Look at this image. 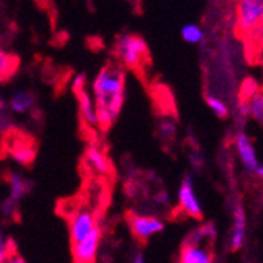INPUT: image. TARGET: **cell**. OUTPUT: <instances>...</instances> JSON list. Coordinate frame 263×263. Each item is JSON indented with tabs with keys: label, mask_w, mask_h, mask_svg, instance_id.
Instances as JSON below:
<instances>
[{
	"label": "cell",
	"mask_w": 263,
	"mask_h": 263,
	"mask_svg": "<svg viewBox=\"0 0 263 263\" xmlns=\"http://www.w3.org/2000/svg\"><path fill=\"white\" fill-rule=\"evenodd\" d=\"M248 115L263 128V88H257L246 100Z\"/></svg>",
	"instance_id": "2e32d148"
},
{
	"label": "cell",
	"mask_w": 263,
	"mask_h": 263,
	"mask_svg": "<svg viewBox=\"0 0 263 263\" xmlns=\"http://www.w3.org/2000/svg\"><path fill=\"white\" fill-rule=\"evenodd\" d=\"M258 62L263 65V46H261L260 49H258Z\"/></svg>",
	"instance_id": "484cf974"
},
{
	"label": "cell",
	"mask_w": 263,
	"mask_h": 263,
	"mask_svg": "<svg viewBox=\"0 0 263 263\" xmlns=\"http://www.w3.org/2000/svg\"><path fill=\"white\" fill-rule=\"evenodd\" d=\"M258 178H263V164H258V167L255 169V172H254Z\"/></svg>",
	"instance_id": "d4e9b609"
},
{
	"label": "cell",
	"mask_w": 263,
	"mask_h": 263,
	"mask_svg": "<svg viewBox=\"0 0 263 263\" xmlns=\"http://www.w3.org/2000/svg\"><path fill=\"white\" fill-rule=\"evenodd\" d=\"M19 68V59L14 54H10L0 46V82H7L14 76Z\"/></svg>",
	"instance_id": "5bb4252c"
},
{
	"label": "cell",
	"mask_w": 263,
	"mask_h": 263,
	"mask_svg": "<svg viewBox=\"0 0 263 263\" xmlns=\"http://www.w3.org/2000/svg\"><path fill=\"white\" fill-rule=\"evenodd\" d=\"M246 238V213L241 203H236L233 210V229H232V238L230 246L232 251L241 249Z\"/></svg>",
	"instance_id": "7c38bea8"
},
{
	"label": "cell",
	"mask_w": 263,
	"mask_h": 263,
	"mask_svg": "<svg viewBox=\"0 0 263 263\" xmlns=\"http://www.w3.org/2000/svg\"><path fill=\"white\" fill-rule=\"evenodd\" d=\"M4 137H5V145L10 152V156L16 162L22 165H29L33 162L36 156V147L26 134L10 128L8 131L4 133Z\"/></svg>",
	"instance_id": "5b68a950"
},
{
	"label": "cell",
	"mask_w": 263,
	"mask_h": 263,
	"mask_svg": "<svg viewBox=\"0 0 263 263\" xmlns=\"http://www.w3.org/2000/svg\"><path fill=\"white\" fill-rule=\"evenodd\" d=\"M8 183H10V196L4 202V211L7 214H13L16 205L30 193L32 183L29 178L22 177L21 174H10L8 175Z\"/></svg>",
	"instance_id": "30bf717a"
},
{
	"label": "cell",
	"mask_w": 263,
	"mask_h": 263,
	"mask_svg": "<svg viewBox=\"0 0 263 263\" xmlns=\"http://www.w3.org/2000/svg\"><path fill=\"white\" fill-rule=\"evenodd\" d=\"M35 103V98L30 91H26V90H21L17 93H14L11 97V101H10V106L13 109V112H17V114H26L32 109Z\"/></svg>",
	"instance_id": "e0dca14e"
},
{
	"label": "cell",
	"mask_w": 263,
	"mask_h": 263,
	"mask_svg": "<svg viewBox=\"0 0 263 263\" xmlns=\"http://www.w3.org/2000/svg\"><path fill=\"white\" fill-rule=\"evenodd\" d=\"M178 205H180V211H183L187 216L194 218V219H202V208L199 203V199L196 196V189H194V183L191 177H184L180 189H178Z\"/></svg>",
	"instance_id": "52a82bcc"
},
{
	"label": "cell",
	"mask_w": 263,
	"mask_h": 263,
	"mask_svg": "<svg viewBox=\"0 0 263 263\" xmlns=\"http://www.w3.org/2000/svg\"><path fill=\"white\" fill-rule=\"evenodd\" d=\"M165 224L155 216H140V214H129V229L133 235L140 241H147L156 233L164 230Z\"/></svg>",
	"instance_id": "9c48e42d"
},
{
	"label": "cell",
	"mask_w": 263,
	"mask_h": 263,
	"mask_svg": "<svg viewBox=\"0 0 263 263\" xmlns=\"http://www.w3.org/2000/svg\"><path fill=\"white\" fill-rule=\"evenodd\" d=\"M263 22V0H238L235 8V29L246 36Z\"/></svg>",
	"instance_id": "277c9868"
},
{
	"label": "cell",
	"mask_w": 263,
	"mask_h": 263,
	"mask_svg": "<svg viewBox=\"0 0 263 263\" xmlns=\"http://www.w3.org/2000/svg\"><path fill=\"white\" fill-rule=\"evenodd\" d=\"M85 161L88 162V165L91 167V169H95V171L100 172V174H109L110 172L109 159L97 147H88L87 148V152H85Z\"/></svg>",
	"instance_id": "9a60e30c"
},
{
	"label": "cell",
	"mask_w": 263,
	"mask_h": 263,
	"mask_svg": "<svg viewBox=\"0 0 263 263\" xmlns=\"http://www.w3.org/2000/svg\"><path fill=\"white\" fill-rule=\"evenodd\" d=\"M216 238L213 226H205L191 233L178 255V263H213L214 251L213 243Z\"/></svg>",
	"instance_id": "3957f363"
},
{
	"label": "cell",
	"mask_w": 263,
	"mask_h": 263,
	"mask_svg": "<svg viewBox=\"0 0 263 263\" xmlns=\"http://www.w3.org/2000/svg\"><path fill=\"white\" fill-rule=\"evenodd\" d=\"M161 128H162V136H165L167 139H171V137L175 136V125H174V123L164 120V122L161 123Z\"/></svg>",
	"instance_id": "44dd1931"
},
{
	"label": "cell",
	"mask_w": 263,
	"mask_h": 263,
	"mask_svg": "<svg viewBox=\"0 0 263 263\" xmlns=\"http://www.w3.org/2000/svg\"><path fill=\"white\" fill-rule=\"evenodd\" d=\"M246 36H248L251 46H254V49L258 51L260 47L263 46V22H260L258 26L255 29H252Z\"/></svg>",
	"instance_id": "ffe728a7"
},
{
	"label": "cell",
	"mask_w": 263,
	"mask_h": 263,
	"mask_svg": "<svg viewBox=\"0 0 263 263\" xmlns=\"http://www.w3.org/2000/svg\"><path fill=\"white\" fill-rule=\"evenodd\" d=\"M2 134H4V128H2V122H0V137H2Z\"/></svg>",
	"instance_id": "83f0119b"
},
{
	"label": "cell",
	"mask_w": 263,
	"mask_h": 263,
	"mask_svg": "<svg viewBox=\"0 0 263 263\" xmlns=\"http://www.w3.org/2000/svg\"><path fill=\"white\" fill-rule=\"evenodd\" d=\"M2 263H27L26 260H24L21 255H17V254H13V252H10L8 255H7V258L2 261Z\"/></svg>",
	"instance_id": "603a6c76"
},
{
	"label": "cell",
	"mask_w": 263,
	"mask_h": 263,
	"mask_svg": "<svg viewBox=\"0 0 263 263\" xmlns=\"http://www.w3.org/2000/svg\"><path fill=\"white\" fill-rule=\"evenodd\" d=\"M97 227H98V224H97V219H95L91 211H88V210L76 211L74 216L69 219L71 246L82 241L84 238H87Z\"/></svg>",
	"instance_id": "ba28073f"
},
{
	"label": "cell",
	"mask_w": 263,
	"mask_h": 263,
	"mask_svg": "<svg viewBox=\"0 0 263 263\" xmlns=\"http://www.w3.org/2000/svg\"><path fill=\"white\" fill-rule=\"evenodd\" d=\"M205 101H206V106L213 110V114L219 117V118H227L229 117V107L227 104L218 98L216 95H211V93H206L205 95Z\"/></svg>",
	"instance_id": "ac0fdd59"
},
{
	"label": "cell",
	"mask_w": 263,
	"mask_h": 263,
	"mask_svg": "<svg viewBox=\"0 0 263 263\" xmlns=\"http://www.w3.org/2000/svg\"><path fill=\"white\" fill-rule=\"evenodd\" d=\"M114 54L118 63L137 73V76L145 73V68L152 62L150 51H148L145 40L133 33L120 35L115 40Z\"/></svg>",
	"instance_id": "7a4b0ae2"
},
{
	"label": "cell",
	"mask_w": 263,
	"mask_h": 263,
	"mask_svg": "<svg viewBox=\"0 0 263 263\" xmlns=\"http://www.w3.org/2000/svg\"><path fill=\"white\" fill-rule=\"evenodd\" d=\"M97 122L107 131L120 114L125 103V69L118 62H107L93 82Z\"/></svg>",
	"instance_id": "6da1fadb"
},
{
	"label": "cell",
	"mask_w": 263,
	"mask_h": 263,
	"mask_svg": "<svg viewBox=\"0 0 263 263\" xmlns=\"http://www.w3.org/2000/svg\"><path fill=\"white\" fill-rule=\"evenodd\" d=\"M74 93L78 97V103H79V112H81V118L87 123V126H98L97 122V109H95V101L88 95V91L85 90V87L82 88H74Z\"/></svg>",
	"instance_id": "4fadbf2b"
},
{
	"label": "cell",
	"mask_w": 263,
	"mask_h": 263,
	"mask_svg": "<svg viewBox=\"0 0 263 263\" xmlns=\"http://www.w3.org/2000/svg\"><path fill=\"white\" fill-rule=\"evenodd\" d=\"M131 263H145V257H143V254L139 251V252H136L134 254V257H133V261Z\"/></svg>",
	"instance_id": "cb8c5ba5"
},
{
	"label": "cell",
	"mask_w": 263,
	"mask_h": 263,
	"mask_svg": "<svg viewBox=\"0 0 263 263\" xmlns=\"http://www.w3.org/2000/svg\"><path fill=\"white\" fill-rule=\"evenodd\" d=\"M101 245V229L97 227L82 241L73 245L74 263H97L98 251Z\"/></svg>",
	"instance_id": "8992f818"
},
{
	"label": "cell",
	"mask_w": 263,
	"mask_h": 263,
	"mask_svg": "<svg viewBox=\"0 0 263 263\" xmlns=\"http://www.w3.org/2000/svg\"><path fill=\"white\" fill-rule=\"evenodd\" d=\"M4 107H5V101L2 97H0V110H4Z\"/></svg>",
	"instance_id": "4316f807"
},
{
	"label": "cell",
	"mask_w": 263,
	"mask_h": 263,
	"mask_svg": "<svg viewBox=\"0 0 263 263\" xmlns=\"http://www.w3.org/2000/svg\"><path fill=\"white\" fill-rule=\"evenodd\" d=\"M10 252H8V249H7V245H5V238H4V233H2V230H0V263H2L5 258H7V255H8Z\"/></svg>",
	"instance_id": "7402d4cb"
},
{
	"label": "cell",
	"mask_w": 263,
	"mask_h": 263,
	"mask_svg": "<svg viewBox=\"0 0 263 263\" xmlns=\"http://www.w3.org/2000/svg\"><path fill=\"white\" fill-rule=\"evenodd\" d=\"M181 38L186 41V43H191V44H197L200 41H203V30L196 26V24H186L184 27H181Z\"/></svg>",
	"instance_id": "d6986e66"
},
{
	"label": "cell",
	"mask_w": 263,
	"mask_h": 263,
	"mask_svg": "<svg viewBox=\"0 0 263 263\" xmlns=\"http://www.w3.org/2000/svg\"><path fill=\"white\" fill-rule=\"evenodd\" d=\"M235 145H236V152H238V156H240L243 165L246 167V171L254 174L255 169L258 167V158H257V153H255V148L252 145V142L249 139V136L246 133H238L236 137H235Z\"/></svg>",
	"instance_id": "8fae6325"
}]
</instances>
